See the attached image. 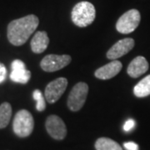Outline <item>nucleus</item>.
Masks as SVG:
<instances>
[{"instance_id":"nucleus-9","label":"nucleus","mask_w":150,"mask_h":150,"mask_svg":"<svg viewBox=\"0 0 150 150\" xmlns=\"http://www.w3.org/2000/svg\"><path fill=\"white\" fill-rule=\"evenodd\" d=\"M31 78V72L26 69L25 64L20 59H15L11 64L10 79L14 83L26 84Z\"/></svg>"},{"instance_id":"nucleus-11","label":"nucleus","mask_w":150,"mask_h":150,"mask_svg":"<svg viewBox=\"0 0 150 150\" xmlns=\"http://www.w3.org/2000/svg\"><path fill=\"white\" fill-rule=\"evenodd\" d=\"M123 64L118 60H112L110 63L103 65L94 72V76L101 80H108L119 74Z\"/></svg>"},{"instance_id":"nucleus-10","label":"nucleus","mask_w":150,"mask_h":150,"mask_svg":"<svg viewBox=\"0 0 150 150\" xmlns=\"http://www.w3.org/2000/svg\"><path fill=\"white\" fill-rule=\"evenodd\" d=\"M134 47V40L131 38H126L118 41L113 44L107 52V58L108 59L116 60L123 55L129 53Z\"/></svg>"},{"instance_id":"nucleus-16","label":"nucleus","mask_w":150,"mask_h":150,"mask_svg":"<svg viewBox=\"0 0 150 150\" xmlns=\"http://www.w3.org/2000/svg\"><path fill=\"white\" fill-rule=\"evenodd\" d=\"M12 116V107L9 103H3L0 105V129H4L9 123Z\"/></svg>"},{"instance_id":"nucleus-6","label":"nucleus","mask_w":150,"mask_h":150,"mask_svg":"<svg viewBox=\"0 0 150 150\" xmlns=\"http://www.w3.org/2000/svg\"><path fill=\"white\" fill-rule=\"evenodd\" d=\"M72 58L69 55L48 54L46 55L40 62L41 69L48 73L56 72L64 69L71 63Z\"/></svg>"},{"instance_id":"nucleus-18","label":"nucleus","mask_w":150,"mask_h":150,"mask_svg":"<svg viewBox=\"0 0 150 150\" xmlns=\"http://www.w3.org/2000/svg\"><path fill=\"white\" fill-rule=\"evenodd\" d=\"M7 78V69L4 64L0 63V83H4Z\"/></svg>"},{"instance_id":"nucleus-20","label":"nucleus","mask_w":150,"mask_h":150,"mask_svg":"<svg viewBox=\"0 0 150 150\" xmlns=\"http://www.w3.org/2000/svg\"><path fill=\"white\" fill-rule=\"evenodd\" d=\"M124 148L127 150H139V146L134 142H127L123 144Z\"/></svg>"},{"instance_id":"nucleus-7","label":"nucleus","mask_w":150,"mask_h":150,"mask_svg":"<svg viewBox=\"0 0 150 150\" xmlns=\"http://www.w3.org/2000/svg\"><path fill=\"white\" fill-rule=\"evenodd\" d=\"M68 86V79L65 78H59L51 81L45 88L44 97L49 103H56L64 93Z\"/></svg>"},{"instance_id":"nucleus-2","label":"nucleus","mask_w":150,"mask_h":150,"mask_svg":"<svg viewBox=\"0 0 150 150\" xmlns=\"http://www.w3.org/2000/svg\"><path fill=\"white\" fill-rule=\"evenodd\" d=\"M96 17L95 7L93 4L82 1L73 8L71 12L72 21L76 26L85 28L92 24Z\"/></svg>"},{"instance_id":"nucleus-19","label":"nucleus","mask_w":150,"mask_h":150,"mask_svg":"<svg viewBox=\"0 0 150 150\" xmlns=\"http://www.w3.org/2000/svg\"><path fill=\"white\" fill-rule=\"evenodd\" d=\"M134 126H135V121L134 119H129L128 121L125 122L124 125H123V130L125 132H130L134 129Z\"/></svg>"},{"instance_id":"nucleus-14","label":"nucleus","mask_w":150,"mask_h":150,"mask_svg":"<svg viewBox=\"0 0 150 150\" xmlns=\"http://www.w3.org/2000/svg\"><path fill=\"white\" fill-rule=\"evenodd\" d=\"M134 93L138 98H144L150 95V74L134 86Z\"/></svg>"},{"instance_id":"nucleus-12","label":"nucleus","mask_w":150,"mask_h":150,"mask_svg":"<svg viewBox=\"0 0 150 150\" xmlns=\"http://www.w3.org/2000/svg\"><path fill=\"white\" fill-rule=\"evenodd\" d=\"M149 70V63L143 56H138L129 64L127 69L128 74L134 79H137Z\"/></svg>"},{"instance_id":"nucleus-15","label":"nucleus","mask_w":150,"mask_h":150,"mask_svg":"<svg viewBox=\"0 0 150 150\" xmlns=\"http://www.w3.org/2000/svg\"><path fill=\"white\" fill-rule=\"evenodd\" d=\"M94 147L96 150H123L122 147L109 138H99L96 140Z\"/></svg>"},{"instance_id":"nucleus-5","label":"nucleus","mask_w":150,"mask_h":150,"mask_svg":"<svg viewBox=\"0 0 150 150\" xmlns=\"http://www.w3.org/2000/svg\"><path fill=\"white\" fill-rule=\"evenodd\" d=\"M141 15L137 9H130L124 13L116 23V29L123 34L133 33L139 25Z\"/></svg>"},{"instance_id":"nucleus-1","label":"nucleus","mask_w":150,"mask_h":150,"mask_svg":"<svg viewBox=\"0 0 150 150\" xmlns=\"http://www.w3.org/2000/svg\"><path fill=\"white\" fill-rule=\"evenodd\" d=\"M39 19L34 14H29L11 21L7 28V36L9 43L14 46L24 44L37 29Z\"/></svg>"},{"instance_id":"nucleus-8","label":"nucleus","mask_w":150,"mask_h":150,"mask_svg":"<svg viewBox=\"0 0 150 150\" xmlns=\"http://www.w3.org/2000/svg\"><path fill=\"white\" fill-rule=\"evenodd\" d=\"M48 134L56 140H63L67 135V128L63 119L57 115H49L45 122Z\"/></svg>"},{"instance_id":"nucleus-17","label":"nucleus","mask_w":150,"mask_h":150,"mask_svg":"<svg viewBox=\"0 0 150 150\" xmlns=\"http://www.w3.org/2000/svg\"><path fill=\"white\" fill-rule=\"evenodd\" d=\"M33 98L36 101V109L38 112H43L46 108V103L43 93L39 89H35L33 92Z\"/></svg>"},{"instance_id":"nucleus-3","label":"nucleus","mask_w":150,"mask_h":150,"mask_svg":"<svg viewBox=\"0 0 150 150\" xmlns=\"http://www.w3.org/2000/svg\"><path fill=\"white\" fill-rule=\"evenodd\" d=\"M34 128V120L31 112L26 109H21L15 114L13 122L14 134L20 138L28 137Z\"/></svg>"},{"instance_id":"nucleus-13","label":"nucleus","mask_w":150,"mask_h":150,"mask_svg":"<svg viewBox=\"0 0 150 150\" xmlns=\"http://www.w3.org/2000/svg\"><path fill=\"white\" fill-rule=\"evenodd\" d=\"M49 43L48 33L44 31H38L31 39V49L34 54H42L47 48Z\"/></svg>"},{"instance_id":"nucleus-4","label":"nucleus","mask_w":150,"mask_h":150,"mask_svg":"<svg viewBox=\"0 0 150 150\" xmlns=\"http://www.w3.org/2000/svg\"><path fill=\"white\" fill-rule=\"evenodd\" d=\"M88 93V85L83 83L79 82L76 83L72 90L70 91L68 97V107L72 112L79 111L84 105Z\"/></svg>"}]
</instances>
